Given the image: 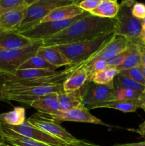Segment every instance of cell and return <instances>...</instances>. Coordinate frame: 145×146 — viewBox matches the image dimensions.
Wrapping results in <instances>:
<instances>
[{
  "instance_id": "obj_1",
  "label": "cell",
  "mask_w": 145,
  "mask_h": 146,
  "mask_svg": "<svg viewBox=\"0 0 145 146\" xmlns=\"http://www.w3.org/2000/svg\"><path fill=\"white\" fill-rule=\"evenodd\" d=\"M115 19L88 14L61 32L42 41L43 46H63L92 39L115 31Z\"/></svg>"
},
{
  "instance_id": "obj_2",
  "label": "cell",
  "mask_w": 145,
  "mask_h": 146,
  "mask_svg": "<svg viewBox=\"0 0 145 146\" xmlns=\"http://www.w3.org/2000/svg\"><path fill=\"white\" fill-rule=\"evenodd\" d=\"M115 35V31H112L92 39L58 46V47L69 61L71 66L77 65L88 61L109 42Z\"/></svg>"
},
{
  "instance_id": "obj_3",
  "label": "cell",
  "mask_w": 145,
  "mask_h": 146,
  "mask_svg": "<svg viewBox=\"0 0 145 146\" xmlns=\"http://www.w3.org/2000/svg\"><path fill=\"white\" fill-rule=\"evenodd\" d=\"M63 92V85L45 86H21L5 81L3 84L2 95L8 101H14L31 105L38 98L51 93Z\"/></svg>"
},
{
  "instance_id": "obj_4",
  "label": "cell",
  "mask_w": 145,
  "mask_h": 146,
  "mask_svg": "<svg viewBox=\"0 0 145 146\" xmlns=\"http://www.w3.org/2000/svg\"><path fill=\"white\" fill-rule=\"evenodd\" d=\"M135 1L132 0L122 1L115 17V34L125 37L129 42L139 38L142 24V20L135 18L132 14V8Z\"/></svg>"
},
{
  "instance_id": "obj_5",
  "label": "cell",
  "mask_w": 145,
  "mask_h": 146,
  "mask_svg": "<svg viewBox=\"0 0 145 146\" xmlns=\"http://www.w3.org/2000/svg\"><path fill=\"white\" fill-rule=\"evenodd\" d=\"M73 0H36L26 10V14L16 32L21 33L37 25L52 10L73 4Z\"/></svg>"
},
{
  "instance_id": "obj_6",
  "label": "cell",
  "mask_w": 145,
  "mask_h": 146,
  "mask_svg": "<svg viewBox=\"0 0 145 146\" xmlns=\"http://www.w3.org/2000/svg\"><path fill=\"white\" fill-rule=\"evenodd\" d=\"M113 82L98 84L88 80L82 87V104L88 110H92L103 103L115 100Z\"/></svg>"
},
{
  "instance_id": "obj_7",
  "label": "cell",
  "mask_w": 145,
  "mask_h": 146,
  "mask_svg": "<svg viewBox=\"0 0 145 146\" xmlns=\"http://www.w3.org/2000/svg\"><path fill=\"white\" fill-rule=\"evenodd\" d=\"M42 46V41H37L32 45L19 49H0V73L16 71L28 58L36 54Z\"/></svg>"
},
{
  "instance_id": "obj_8",
  "label": "cell",
  "mask_w": 145,
  "mask_h": 146,
  "mask_svg": "<svg viewBox=\"0 0 145 146\" xmlns=\"http://www.w3.org/2000/svg\"><path fill=\"white\" fill-rule=\"evenodd\" d=\"M88 14L90 13L84 11L83 14L81 15L69 19L39 23L37 25L31 27V29L26 31H22L20 34L33 41H43L65 29L70 25Z\"/></svg>"
},
{
  "instance_id": "obj_9",
  "label": "cell",
  "mask_w": 145,
  "mask_h": 146,
  "mask_svg": "<svg viewBox=\"0 0 145 146\" xmlns=\"http://www.w3.org/2000/svg\"><path fill=\"white\" fill-rule=\"evenodd\" d=\"M26 121L51 136L61 140L66 145L75 143L79 141V139L67 131L61 124L44 116L39 113L33 114L27 118Z\"/></svg>"
},
{
  "instance_id": "obj_10",
  "label": "cell",
  "mask_w": 145,
  "mask_h": 146,
  "mask_svg": "<svg viewBox=\"0 0 145 146\" xmlns=\"http://www.w3.org/2000/svg\"><path fill=\"white\" fill-rule=\"evenodd\" d=\"M44 116L55 121V122L61 123L64 121H71V122H78V123H87L97 124L107 127H115L106 124L103 121H101L100 118L94 116L90 113L89 110L87 109L84 106H82L78 108L65 111V112H60L57 115H46L42 114Z\"/></svg>"
},
{
  "instance_id": "obj_11",
  "label": "cell",
  "mask_w": 145,
  "mask_h": 146,
  "mask_svg": "<svg viewBox=\"0 0 145 146\" xmlns=\"http://www.w3.org/2000/svg\"><path fill=\"white\" fill-rule=\"evenodd\" d=\"M6 125V124H5ZM9 129L13 131L14 132L23 135V136L27 137L31 139L36 141L38 142L46 144L50 146H65L66 144L61 141V140L55 138L51 136L49 134L46 133L43 131L42 130L39 129L37 127L34 126L32 124L26 120L25 122L20 125L14 126V125H6Z\"/></svg>"
},
{
  "instance_id": "obj_12",
  "label": "cell",
  "mask_w": 145,
  "mask_h": 146,
  "mask_svg": "<svg viewBox=\"0 0 145 146\" xmlns=\"http://www.w3.org/2000/svg\"><path fill=\"white\" fill-rule=\"evenodd\" d=\"M129 44V41L125 37L115 34L109 42L85 63H92L98 60L107 61L109 58L125 51L128 47Z\"/></svg>"
},
{
  "instance_id": "obj_13",
  "label": "cell",
  "mask_w": 145,
  "mask_h": 146,
  "mask_svg": "<svg viewBox=\"0 0 145 146\" xmlns=\"http://www.w3.org/2000/svg\"><path fill=\"white\" fill-rule=\"evenodd\" d=\"M35 42L16 31L0 33V49H19L29 46Z\"/></svg>"
},
{
  "instance_id": "obj_14",
  "label": "cell",
  "mask_w": 145,
  "mask_h": 146,
  "mask_svg": "<svg viewBox=\"0 0 145 146\" xmlns=\"http://www.w3.org/2000/svg\"><path fill=\"white\" fill-rule=\"evenodd\" d=\"M78 2V1H75V2L73 4L54 9L48 15L45 16L40 23L69 19L81 15L83 14L84 11L82 9L80 8Z\"/></svg>"
},
{
  "instance_id": "obj_15",
  "label": "cell",
  "mask_w": 145,
  "mask_h": 146,
  "mask_svg": "<svg viewBox=\"0 0 145 146\" xmlns=\"http://www.w3.org/2000/svg\"><path fill=\"white\" fill-rule=\"evenodd\" d=\"M30 106L35 108L39 113L46 115H57L61 112L57 93H51L40 97L31 103Z\"/></svg>"
},
{
  "instance_id": "obj_16",
  "label": "cell",
  "mask_w": 145,
  "mask_h": 146,
  "mask_svg": "<svg viewBox=\"0 0 145 146\" xmlns=\"http://www.w3.org/2000/svg\"><path fill=\"white\" fill-rule=\"evenodd\" d=\"M0 134L3 136L4 143L11 146H50L19 135L11 131L5 124L1 122Z\"/></svg>"
},
{
  "instance_id": "obj_17",
  "label": "cell",
  "mask_w": 145,
  "mask_h": 146,
  "mask_svg": "<svg viewBox=\"0 0 145 146\" xmlns=\"http://www.w3.org/2000/svg\"><path fill=\"white\" fill-rule=\"evenodd\" d=\"M36 54L42 57L47 62L56 68L61 66H71L69 61L60 51L59 48L56 46H41Z\"/></svg>"
},
{
  "instance_id": "obj_18",
  "label": "cell",
  "mask_w": 145,
  "mask_h": 146,
  "mask_svg": "<svg viewBox=\"0 0 145 146\" xmlns=\"http://www.w3.org/2000/svg\"><path fill=\"white\" fill-rule=\"evenodd\" d=\"M26 10H14L0 14V31H16L25 17Z\"/></svg>"
},
{
  "instance_id": "obj_19",
  "label": "cell",
  "mask_w": 145,
  "mask_h": 146,
  "mask_svg": "<svg viewBox=\"0 0 145 146\" xmlns=\"http://www.w3.org/2000/svg\"><path fill=\"white\" fill-rule=\"evenodd\" d=\"M58 104L61 112H65L78 108L82 104V88L76 91H68L58 94Z\"/></svg>"
},
{
  "instance_id": "obj_20",
  "label": "cell",
  "mask_w": 145,
  "mask_h": 146,
  "mask_svg": "<svg viewBox=\"0 0 145 146\" xmlns=\"http://www.w3.org/2000/svg\"><path fill=\"white\" fill-rule=\"evenodd\" d=\"M84 64L79 67L77 70H75L68 78L65 81L63 85V91H76L80 89L84 86L87 81L89 79V75L88 71L85 69Z\"/></svg>"
},
{
  "instance_id": "obj_21",
  "label": "cell",
  "mask_w": 145,
  "mask_h": 146,
  "mask_svg": "<svg viewBox=\"0 0 145 146\" xmlns=\"http://www.w3.org/2000/svg\"><path fill=\"white\" fill-rule=\"evenodd\" d=\"M139 39V38H138ZM137 39V40H138ZM137 40L129 42L128 46V53L121 65L116 67L119 71L129 69L142 65V56Z\"/></svg>"
},
{
  "instance_id": "obj_22",
  "label": "cell",
  "mask_w": 145,
  "mask_h": 146,
  "mask_svg": "<svg viewBox=\"0 0 145 146\" xmlns=\"http://www.w3.org/2000/svg\"><path fill=\"white\" fill-rule=\"evenodd\" d=\"M119 4L116 0H100L98 7L90 12L95 17L105 19H114L117 14Z\"/></svg>"
},
{
  "instance_id": "obj_23",
  "label": "cell",
  "mask_w": 145,
  "mask_h": 146,
  "mask_svg": "<svg viewBox=\"0 0 145 146\" xmlns=\"http://www.w3.org/2000/svg\"><path fill=\"white\" fill-rule=\"evenodd\" d=\"M26 120V110L21 106L14 107L12 111L0 114V122L8 125H20Z\"/></svg>"
},
{
  "instance_id": "obj_24",
  "label": "cell",
  "mask_w": 145,
  "mask_h": 146,
  "mask_svg": "<svg viewBox=\"0 0 145 146\" xmlns=\"http://www.w3.org/2000/svg\"><path fill=\"white\" fill-rule=\"evenodd\" d=\"M112 108V109L118 110L124 113L135 112L138 108H140V104L139 100L132 101H121L117 100L107 101L103 103L97 107V108Z\"/></svg>"
},
{
  "instance_id": "obj_25",
  "label": "cell",
  "mask_w": 145,
  "mask_h": 146,
  "mask_svg": "<svg viewBox=\"0 0 145 146\" xmlns=\"http://www.w3.org/2000/svg\"><path fill=\"white\" fill-rule=\"evenodd\" d=\"M119 74L116 68L107 67L105 70L93 74L89 77V81L98 84H109L113 82L115 77Z\"/></svg>"
},
{
  "instance_id": "obj_26",
  "label": "cell",
  "mask_w": 145,
  "mask_h": 146,
  "mask_svg": "<svg viewBox=\"0 0 145 146\" xmlns=\"http://www.w3.org/2000/svg\"><path fill=\"white\" fill-rule=\"evenodd\" d=\"M18 69H48L56 71L55 67L36 54L28 58L20 66Z\"/></svg>"
},
{
  "instance_id": "obj_27",
  "label": "cell",
  "mask_w": 145,
  "mask_h": 146,
  "mask_svg": "<svg viewBox=\"0 0 145 146\" xmlns=\"http://www.w3.org/2000/svg\"><path fill=\"white\" fill-rule=\"evenodd\" d=\"M36 0H0V14L14 10L26 9Z\"/></svg>"
},
{
  "instance_id": "obj_28",
  "label": "cell",
  "mask_w": 145,
  "mask_h": 146,
  "mask_svg": "<svg viewBox=\"0 0 145 146\" xmlns=\"http://www.w3.org/2000/svg\"><path fill=\"white\" fill-rule=\"evenodd\" d=\"M115 89L118 88H125V89L132 90V91H137V92L142 93L145 90V86L141 85L139 83L133 81L131 78H127L126 76L118 74L115 78L113 81Z\"/></svg>"
},
{
  "instance_id": "obj_29",
  "label": "cell",
  "mask_w": 145,
  "mask_h": 146,
  "mask_svg": "<svg viewBox=\"0 0 145 146\" xmlns=\"http://www.w3.org/2000/svg\"><path fill=\"white\" fill-rule=\"evenodd\" d=\"M119 74L131 78L133 81L145 86V76L144 74L143 67L142 65L134 67V68L119 71Z\"/></svg>"
},
{
  "instance_id": "obj_30",
  "label": "cell",
  "mask_w": 145,
  "mask_h": 146,
  "mask_svg": "<svg viewBox=\"0 0 145 146\" xmlns=\"http://www.w3.org/2000/svg\"><path fill=\"white\" fill-rule=\"evenodd\" d=\"M115 100L121 101H132L139 100L142 93L132 90L118 88L115 89Z\"/></svg>"
},
{
  "instance_id": "obj_31",
  "label": "cell",
  "mask_w": 145,
  "mask_h": 146,
  "mask_svg": "<svg viewBox=\"0 0 145 146\" xmlns=\"http://www.w3.org/2000/svg\"><path fill=\"white\" fill-rule=\"evenodd\" d=\"M84 66L88 71L89 77L95 73L99 72L107 68L106 61H103V60H98L92 63H85Z\"/></svg>"
},
{
  "instance_id": "obj_32",
  "label": "cell",
  "mask_w": 145,
  "mask_h": 146,
  "mask_svg": "<svg viewBox=\"0 0 145 146\" xmlns=\"http://www.w3.org/2000/svg\"><path fill=\"white\" fill-rule=\"evenodd\" d=\"M127 53L128 47L125 50V51H122V52L118 54L117 55H116L115 56L112 57V58H109V60L106 61L107 67H109V68H116V67L119 66L121 65L122 63L123 62L125 57L127 55Z\"/></svg>"
},
{
  "instance_id": "obj_33",
  "label": "cell",
  "mask_w": 145,
  "mask_h": 146,
  "mask_svg": "<svg viewBox=\"0 0 145 146\" xmlns=\"http://www.w3.org/2000/svg\"><path fill=\"white\" fill-rule=\"evenodd\" d=\"M132 14L135 18L143 19L145 17V4L141 2H134L132 8Z\"/></svg>"
},
{
  "instance_id": "obj_34",
  "label": "cell",
  "mask_w": 145,
  "mask_h": 146,
  "mask_svg": "<svg viewBox=\"0 0 145 146\" xmlns=\"http://www.w3.org/2000/svg\"><path fill=\"white\" fill-rule=\"evenodd\" d=\"M100 1V0H83L78 1V4L80 8L82 9L84 11L90 13L98 7Z\"/></svg>"
},
{
  "instance_id": "obj_35",
  "label": "cell",
  "mask_w": 145,
  "mask_h": 146,
  "mask_svg": "<svg viewBox=\"0 0 145 146\" xmlns=\"http://www.w3.org/2000/svg\"><path fill=\"white\" fill-rule=\"evenodd\" d=\"M138 44L139 46V50H140L141 56H142V66L143 67L144 74L145 76V44L142 43V41L139 39L137 40Z\"/></svg>"
},
{
  "instance_id": "obj_36",
  "label": "cell",
  "mask_w": 145,
  "mask_h": 146,
  "mask_svg": "<svg viewBox=\"0 0 145 146\" xmlns=\"http://www.w3.org/2000/svg\"><path fill=\"white\" fill-rule=\"evenodd\" d=\"M128 131L136 133L139 134L142 138L145 139V121L139 125V128H136V129H134V128H131V129H128Z\"/></svg>"
},
{
  "instance_id": "obj_37",
  "label": "cell",
  "mask_w": 145,
  "mask_h": 146,
  "mask_svg": "<svg viewBox=\"0 0 145 146\" xmlns=\"http://www.w3.org/2000/svg\"><path fill=\"white\" fill-rule=\"evenodd\" d=\"M65 146H100L98 145H95V144L92 143L86 142L85 141H81V140H79V141L73 144H70V145H66ZM115 146V145H114Z\"/></svg>"
},
{
  "instance_id": "obj_38",
  "label": "cell",
  "mask_w": 145,
  "mask_h": 146,
  "mask_svg": "<svg viewBox=\"0 0 145 146\" xmlns=\"http://www.w3.org/2000/svg\"><path fill=\"white\" fill-rule=\"evenodd\" d=\"M115 146H145V141L140 143H127V144H117Z\"/></svg>"
},
{
  "instance_id": "obj_39",
  "label": "cell",
  "mask_w": 145,
  "mask_h": 146,
  "mask_svg": "<svg viewBox=\"0 0 145 146\" xmlns=\"http://www.w3.org/2000/svg\"><path fill=\"white\" fill-rule=\"evenodd\" d=\"M139 38L142 43L145 44V25H142V31H141Z\"/></svg>"
},
{
  "instance_id": "obj_40",
  "label": "cell",
  "mask_w": 145,
  "mask_h": 146,
  "mask_svg": "<svg viewBox=\"0 0 145 146\" xmlns=\"http://www.w3.org/2000/svg\"><path fill=\"white\" fill-rule=\"evenodd\" d=\"M2 87H3V84H0V101H4V102H7L8 104H11V103L9 101H8L7 100H6L5 98H4L2 95Z\"/></svg>"
},
{
  "instance_id": "obj_41",
  "label": "cell",
  "mask_w": 145,
  "mask_h": 146,
  "mask_svg": "<svg viewBox=\"0 0 145 146\" xmlns=\"http://www.w3.org/2000/svg\"><path fill=\"white\" fill-rule=\"evenodd\" d=\"M139 102L140 104V106L144 103H145V90L141 94L140 97L139 98Z\"/></svg>"
},
{
  "instance_id": "obj_42",
  "label": "cell",
  "mask_w": 145,
  "mask_h": 146,
  "mask_svg": "<svg viewBox=\"0 0 145 146\" xmlns=\"http://www.w3.org/2000/svg\"><path fill=\"white\" fill-rule=\"evenodd\" d=\"M6 81V78L4 74L0 73V84H4Z\"/></svg>"
},
{
  "instance_id": "obj_43",
  "label": "cell",
  "mask_w": 145,
  "mask_h": 146,
  "mask_svg": "<svg viewBox=\"0 0 145 146\" xmlns=\"http://www.w3.org/2000/svg\"><path fill=\"white\" fill-rule=\"evenodd\" d=\"M3 143H4V138H3L2 135H1V134H0V145H1V144H2Z\"/></svg>"
},
{
  "instance_id": "obj_44",
  "label": "cell",
  "mask_w": 145,
  "mask_h": 146,
  "mask_svg": "<svg viewBox=\"0 0 145 146\" xmlns=\"http://www.w3.org/2000/svg\"><path fill=\"white\" fill-rule=\"evenodd\" d=\"M140 108H142L144 111H145V103H144V104H142V105L140 106Z\"/></svg>"
},
{
  "instance_id": "obj_45",
  "label": "cell",
  "mask_w": 145,
  "mask_h": 146,
  "mask_svg": "<svg viewBox=\"0 0 145 146\" xmlns=\"http://www.w3.org/2000/svg\"><path fill=\"white\" fill-rule=\"evenodd\" d=\"M0 146H11V145H8V144H7L6 143H3L2 144H1V145H0Z\"/></svg>"
},
{
  "instance_id": "obj_46",
  "label": "cell",
  "mask_w": 145,
  "mask_h": 146,
  "mask_svg": "<svg viewBox=\"0 0 145 146\" xmlns=\"http://www.w3.org/2000/svg\"><path fill=\"white\" fill-rule=\"evenodd\" d=\"M142 25H145V17L142 20Z\"/></svg>"
},
{
  "instance_id": "obj_47",
  "label": "cell",
  "mask_w": 145,
  "mask_h": 146,
  "mask_svg": "<svg viewBox=\"0 0 145 146\" xmlns=\"http://www.w3.org/2000/svg\"><path fill=\"white\" fill-rule=\"evenodd\" d=\"M0 33H1V31H0Z\"/></svg>"
},
{
  "instance_id": "obj_48",
  "label": "cell",
  "mask_w": 145,
  "mask_h": 146,
  "mask_svg": "<svg viewBox=\"0 0 145 146\" xmlns=\"http://www.w3.org/2000/svg\"></svg>"
}]
</instances>
